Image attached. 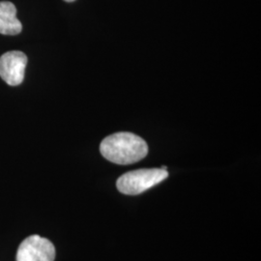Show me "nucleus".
I'll list each match as a JSON object with an SVG mask.
<instances>
[{
    "label": "nucleus",
    "instance_id": "f257e3e1",
    "mask_svg": "<svg viewBox=\"0 0 261 261\" xmlns=\"http://www.w3.org/2000/svg\"><path fill=\"white\" fill-rule=\"evenodd\" d=\"M100 151L108 161L124 166L145 158L148 154V145L139 136L121 132L111 135L103 140Z\"/></svg>",
    "mask_w": 261,
    "mask_h": 261
},
{
    "label": "nucleus",
    "instance_id": "f03ea898",
    "mask_svg": "<svg viewBox=\"0 0 261 261\" xmlns=\"http://www.w3.org/2000/svg\"><path fill=\"white\" fill-rule=\"evenodd\" d=\"M168 172L162 168H142L129 171L118 178V191L129 196L140 195L167 179Z\"/></svg>",
    "mask_w": 261,
    "mask_h": 261
},
{
    "label": "nucleus",
    "instance_id": "7ed1b4c3",
    "mask_svg": "<svg viewBox=\"0 0 261 261\" xmlns=\"http://www.w3.org/2000/svg\"><path fill=\"white\" fill-rule=\"evenodd\" d=\"M54 244L39 235L29 236L19 245L17 261H55Z\"/></svg>",
    "mask_w": 261,
    "mask_h": 261
},
{
    "label": "nucleus",
    "instance_id": "20e7f679",
    "mask_svg": "<svg viewBox=\"0 0 261 261\" xmlns=\"http://www.w3.org/2000/svg\"><path fill=\"white\" fill-rule=\"evenodd\" d=\"M28 56L22 51L13 50L0 57V76L11 86H17L23 82Z\"/></svg>",
    "mask_w": 261,
    "mask_h": 261
},
{
    "label": "nucleus",
    "instance_id": "39448f33",
    "mask_svg": "<svg viewBox=\"0 0 261 261\" xmlns=\"http://www.w3.org/2000/svg\"><path fill=\"white\" fill-rule=\"evenodd\" d=\"M22 30V24L17 19V8L9 1L0 2V34L18 35Z\"/></svg>",
    "mask_w": 261,
    "mask_h": 261
},
{
    "label": "nucleus",
    "instance_id": "423d86ee",
    "mask_svg": "<svg viewBox=\"0 0 261 261\" xmlns=\"http://www.w3.org/2000/svg\"><path fill=\"white\" fill-rule=\"evenodd\" d=\"M64 1H66V2H74L75 0H64Z\"/></svg>",
    "mask_w": 261,
    "mask_h": 261
}]
</instances>
